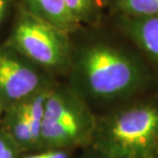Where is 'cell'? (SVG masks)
Instances as JSON below:
<instances>
[{
	"mask_svg": "<svg viewBox=\"0 0 158 158\" xmlns=\"http://www.w3.org/2000/svg\"><path fill=\"white\" fill-rule=\"evenodd\" d=\"M111 158H151L158 147V109L138 106L120 112L103 135Z\"/></svg>",
	"mask_w": 158,
	"mask_h": 158,
	"instance_id": "1",
	"label": "cell"
},
{
	"mask_svg": "<svg viewBox=\"0 0 158 158\" xmlns=\"http://www.w3.org/2000/svg\"><path fill=\"white\" fill-rule=\"evenodd\" d=\"M82 67L89 88L103 97L124 93L132 87L138 78L137 69L129 60L104 46L87 50Z\"/></svg>",
	"mask_w": 158,
	"mask_h": 158,
	"instance_id": "2",
	"label": "cell"
},
{
	"mask_svg": "<svg viewBox=\"0 0 158 158\" xmlns=\"http://www.w3.org/2000/svg\"><path fill=\"white\" fill-rule=\"evenodd\" d=\"M14 42L28 58L44 66L61 64L65 56V42L59 29L35 15H27L20 21Z\"/></svg>",
	"mask_w": 158,
	"mask_h": 158,
	"instance_id": "3",
	"label": "cell"
},
{
	"mask_svg": "<svg viewBox=\"0 0 158 158\" xmlns=\"http://www.w3.org/2000/svg\"><path fill=\"white\" fill-rule=\"evenodd\" d=\"M87 128L80 110L59 94L47 96L40 140L49 146H64L78 141Z\"/></svg>",
	"mask_w": 158,
	"mask_h": 158,
	"instance_id": "4",
	"label": "cell"
},
{
	"mask_svg": "<svg viewBox=\"0 0 158 158\" xmlns=\"http://www.w3.org/2000/svg\"><path fill=\"white\" fill-rule=\"evenodd\" d=\"M40 84L38 74L21 60L0 55V101L19 102L31 96Z\"/></svg>",
	"mask_w": 158,
	"mask_h": 158,
	"instance_id": "5",
	"label": "cell"
},
{
	"mask_svg": "<svg viewBox=\"0 0 158 158\" xmlns=\"http://www.w3.org/2000/svg\"><path fill=\"white\" fill-rule=\"evenodd\" d=\"M28 3L33 15L56 28L70 27L76 22L64 0H28Z\"/></svg>",
	"mask_w": 158,
	"mask_h": 158,
	"instance_id": "6",
	"label": "cell"
},
{
	"mask_svg": "<svg viewBox=\"0 0 158 158\" xmlns=\"http://www.w3.org/2000/svg\"><path fill=\"white\" fill-rule=\"evenodd\" d=\"M134 34L141 46L158 61V15L149 17L138 23Z\"/></svg>",
	"mask_w": 158,
	"mask_h": 158,
	"instance_id": "7",
	"label": "cell"
},
{
	"mask_svg": "<svg viewBox=\"0 0 158 158\" xmlns=\"http://www.w3.org/2000/svg\"><path fill=\"white\" fill-rule=\"evenodd\" d=\"M10 137L14 139L15 143L20 145L34 144L25 104L20 105L17 108V110L12 113L10 119Z\"/></svg>",
	"mask_w": 158,
	"mask_h": 158,
	"instance_id": "8",
	"label": "cell"
},
{
	"mask_svg": "<svg viewBox=\"0 0 158 158\" xmlns=\"http://www.w3.org/2000/svg\"><path fill=\"white\" fill-rule=\"evenodd\" d=\"M47 99L46 94H37L28 102L24 103L26 107V111L29 118L31 132L34 143L40 140L41 125H42L44 117V108H45V102Z\"/></svg>",
	"mask_w": 158,
	"mask_h": 158,
	"instance_id": "9",
	"label": "cell"
},
{
	"mask_svg": "<svg viewBox=\"0 0 158 158\" xmlns=\"http://www.w3.org/2000/svg\"><path fill=\"white\" fill-rule=\"evenodd\" d=\"M119 6L132 15L145 17L158 15V0H119Z\"/></svg>",
	"mask_w": 158,
	"mask_h": 158,
	"instance_id": "10",
	"label": "cell"
},
{
	"mask_svg": "<svg viewBox=\"0 0 158 158\" xmlns=\"http://www.w3.org/2000/svg\"><path fill=\"white\" fill-rule=\"evenodd\" d=\"M15 157V142L10 135L0 131V158Z\"/></svg>",
	"mask_w": 158,
	"mask_h": 158,
	"instance_id": "11",
	"label": "cell"
},
{
	"mask_svg": "<svg viewBox=\"0 0 158 158\" xmlns=\"http://www.w3.org/2000/svg\"><path fill=\"white\" fill-rule=\"evenodd\" d=\"M66 5L75 17L83 14L89 6L90 0H64Z\"/></svg>",
	"mask_w": 158,
	"mask_h": 158,
	"instance_id": "12",
	"label": "cell"
},
{
	"mask_svg": "<svg viewBox=\"0 0 158 158\" xmlns=\"http://www.w3.org/2000/svg\"><path fill=\"white\" fill-rule=\"evenodd\" d=\"M43 158H68V155L63 151H50L43 153Z\"/></svg>",
	"mask_w": 158,
	"mask_h": 158,
	"instance_id": "13",
	"label": "cell"
},
{
	"mask_svg": "<svg viewBox=\"0 0 158 158\" xmlns=\"http://www.w3.org/2000/svg\"><path fill=\"white\" fill-rule=\"evenodd\" d=\"M6 4H7V0H0V22H1L3 15H4Z\"/></svg>",
	"mask_w": 158,
	"mask_h": 158,
	"instance_id": "14",
	"label": "cell"
}]
</instances>
